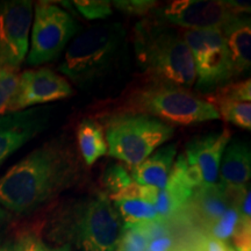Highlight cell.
I'll return each instance as SVG.
<instances>
[{"label":"cell","instance_id":"5","mask_svg":"<svg viewBox=\"0 0 251 251\" xmlns=\"http://www.w3.org/2000/svg\"><path fill=\"white\" fill-rule=\"evenodd\" d=\"M103 131L108 155L134 168L170 141L175 128L151 115L122 112L107 119Z\"/></svg>","mask_w":251,"mask_h":251},{"label":"cell","instance_id":"22","mask_svg":"<svg viewBox=\"0 0 251 251\" xmlns=\"http://www.w3.org/2000/svg\"><path fill=\"white\" fill-rule=\"evenodd\" d=\"M216 100H233V101H250L251 100V80L244 79L230 83L224 87H220L209 94L207 101Z\"/></svg>","mask_w":251,"mask_h":251},{"label":"cell","instance_id":"34","mask_svg":"<svg viewBox=\"0 0 251 251\" xmlns=\"http://www.w3.org/2000/svg\"><path fill=\"white\" fill-rule=\"evenodd\" d=\"M48 251H70L68 249H62V248H58V249H54V248H49L48 247Z\"/></svg>","mask_w":251,"mask_h":251},{"label":"cell","instance_id":"24","mask_svg":"<svg viewBox=\"0 0 251 251\" xmlns=\"http://www.w3.org/2000/svg\"><path fill=\"white\" fill-rule=\"evenodd\" d=\"M18 71L1 69L0 70V115L6 114L8 111L13 96L19 84Z\"/></svg>","mask_w":251,"mask_h":251},{"label":"cell","instance_id":"29","mask_svg":"<svg viewBox=\"0 0 251 251\" xmlns=\"http://www.w3.org/2000/svg\"><path fill=\"white\" fill-rule=\"evenodd\" d=\"M231 240L235 251H251V220L238 219Z\"/></svg>","mask_w":251,"mask_h":251},{"label":"cell","instance_id":"28","mask_svg":"<svg viewBox=\"0 0 251 251\" xmlns=\"http://www.w3.org/2000/svg\"><path fill=\"white\" fill-rule=\"evenodd\" d=\"M115 8L129 15H148L157 6L152 0H124V1H113Z\"/></svg>","mask_w":251,"mask_h":251},{"label":"cell","instance_id":"16","mask_svg":"<svg viewBox=\"0 0 251 251\" xmlns=\"http://www.w3.org/2000/svg\"><path fill=\"white\" fill-rule=\"evenodd\" d=\"M227 47L235 78L251 67V25L249 14H236L219 28Z\"/></svg>","mask_w":251,"mask_h":251},{"label":"cell","instance_id":"26","mask_svg":"<svg viewBox=\"0 0 251 251\" xmlns=\"http://www.w3.org/2000/svg\"><path fill=\"white\" fill-rule=\"evenodd\" d=\"M238 222V212L234 206L229 207L225 214L220 218L214 225L209 228L211 230L212 237L216 238V240L225 241L231 237L233 235L235 227H236Z\"/></svg>","mask_w":251,"mask_h":251},{"label":"cell","instance_id":"18","mask_svg":"<svg viewBox=\"0 0 251 251\" xmlns=\"http://www.w3.org/2000/svg\"><path fill=\"white\" fill-rule=\"evenodd\" d=\"M219 175L221 184L228 186H246L251 177L249 143L237 139L229 141L222 155Z\"/></svg>","mask_w":251,"mask_h":251},{"label":"cell","instance_id":"10","mask_svg":"<svg viewBox=\"0 0 251 251\" xmlns=\"http://www.w3.org/2000/svg\"><path fill=\"white\" fill-rule=\"evenodd\" d=\"M33 6L29 0L0 1V70L18 71L26 58Z\"/></svg>","mask_w":251,"mask_h":251},{"label":"cell","instance_id":"15","mask_svg":"<svg viewBox=\"0 0 251 251\" xmlns=\"http://www.w3.org/2000/svg\"><path fill=\"white\" fill-rule=\"evenodd\" d=\"M196 187L187 177V162L184 155L178 156L174 163L168 183L163 190L158 191L153 203L159 222L170 218L176 212L186 205L193 196Z\"/></svg>","mask_w":251,"mask_h":251},{"label":"cell","instance_id":"32","mask_svg":"<svg viewBox=\"0 0 251 251\" xmlns=\"http://www.w3.org/2000/svg\"><path fill=\"white\" fill-rule=\"evenodd\" d=\"M12 225H13V216L0 207V247L5 243L6 236L12 229Z\"/></svg>","mask_w":251,"mask_h":251},{"label":"cell","instance_id":"3","mask_svg":"<svg viewBox=\"0 0 251 251\" xmlns=\"http://www.w3.org/2000/svg\"><path fill=\"white\" fill-rule=\"evenodd\" d=\"M137 63L153 83L188 89L196 83L193 57L181 34L157 17L140 21L134 29Z\"/></svg>","mask_w":251,"mask_h":251},{"label":"cell","instance_id":"14","mask_svg":"<svg viewBox=\"0 0 251 251\" xmlns=\"http://www.w3.org/2000/svg\"><path fill=\"white\" fill-rule=\"evenodd\" d=\"M246 186H228L224 184L201 185L194 190L188 202L192 205L200 224L211 228L225 214L229 207L235 206Z\"/></svg>","mask_w":251,"mask_h":251},{"label":"cell","instance_id":"33","mask_svg":"<svg viewBox=\"0 0 251 251\" xmlns=\"http://www.w3.org/2000/svg\"><path fill=\"white\" fill-rule=\"evenodd\" d=\"M0 251H12V241H7L0 247Z\"/></svg>","mask_w":251,"mask_h":251},{"label":"cell","instance_id":"4","mask_svg":"<svg viewBox=\"0 0 251 251\" xmlns=\"http://www.w3.org/2000/svg\"><path fill=\"white\" fill-rule=\"evenodd\" d=\"M126 49L127 31L121 24L97 25L72 41L58 70L78 87L89 89L117 70Z\"/></svg>","mask_w":251,"mask_h":251},{"label":"cell","instance_id":"27","mask_svg":"<svg viewBox=\"0 0 251 251\" xmlns=\"http://www.w3.org/2000/svg\"><path fill=\"white\" fill-rule=\"evenodd\" d=\"M12 251H48V247L35 230H24L12 242Z\"/></svg>","mask_w":251,"mask_h":251},{"label":"cell","instance_id":"31","mask_svg":"<svg viewBox=\"0 0 251 251\" xmlns=\"http://www.w3.org/2000/svg\"><path fill=\"white\" fill-rule=\"evenodd\" d=\"M171 246V237L166 234V231H164V233L150 238L147 251H170Z\"/></svg>","mask_w":251,"mask_h":251},{"label":"cell","instance_id":"2","mask_svg":"<svg viewBox=\"0 0 251 251\" xmlns=\"http://www.w3.org/2000/svg\"><path fill=\"white\" fill-rule=\"evenodd\" d=\"M43 229L54 249L114 251L122 227L109 197L97 192L62 203L47 219Z\"/></svg>","mask_w":251,"mask_h":251},{"label":"cell","instance_id":"35","mask_svg":"<svg viewBox=\"0 0 251 251\" xmlns=\"http://www.w3.org/2000/svg\"><path fill=\"white\" fill-rule=\"evenodd\" d=\"M234 251H235V250H234Z\"/></svg>","mask_w":251,"mask_h":251},{"label":"cell","instance_id":"20","mask_svg":"<svg viewBox=\"0 0 251 251\" xmlns=\"http://www.w3.org/2000/svg\"><path fill=\"white\" fill-rule=\"evenodd\" d=\"M114 205L115 209L118 208V214L127 226L159 222L155 207L142 199L126 198L115 200Z\"/></svg>","mask_w":251,"mask_h":251},{"label":"cell","instance_id":"11","mask_svg":"<svg viewBox=\"0 0 251 251\" xmlns=\"http://www.w3.org/2000/svg\"><path fill=\"white\" fill-rule=\"evenodd\" d=\"M74 94L70 83L48 68L25 71L19 77V84L7 113L19 112L65 99Z\"/></svg>","mask_w":251,"mask_h":251},{"label":"cell","instance_id":"7","mask_svg":"<svg viewBox=\"0 0 251 251\" xmlns=\"http://www.w3.org/2000/svg\"><path fill=\"white\" fill-rule=\"evenodd\" d=\"M183 37L193 57L197 91L211 94L233 83V65L219 28L186 29Z\"/></svg>","mask_w":251,"mask_h":251},{"label":"cell","instance_id":"17","mask_svg":"<svg viewBox=\"0 0 251 251\" xmlns=\"http://www.w3.org/2000/svg\"><path fill=\"white\" fill-rule=\"evenodd\" d=\"M177 146L175 143L161 147L139 165L131 168V179L139 185H148L163 190L171 174Z\"/></svg>","mask_w":251,"mask_h":251},{"label":"cell","instance_id":"12","mask_svg":"<svg viewBox=\"0 0 251 251\" xmlns=\"http://www.w3.org/2000/svg\"><path fill=\"white\" fill-rule=\"evenodd\" d=\"M51 108L31 107L0 115V165L25 144L46 130Z\"/></svg>","mask_w":251,"mask_h":251},{"label":"cell","instance_id":"6","mask_svg":"<svg viewBox=\"0 0 251 251\" xmlns=\"http://www.w3.org/2000/svg\"><path fill=\"white\" fill-rule=\"evenodd\" d=\"M126 112L142 113L169 125L180 126L220 119L212 103L199 98L190 90L153 81L130 94Z\"/></svg>","mask_w":251,"mask_h":251},{"label":"cell","instance_id":"13","mask_svg":"<svg viewBox=\"0 0 251 251\" xmlns=\"http://www.w3.org/2000/svg\"><path fill=\"white\" fill-rule=\"evenodd\" d=\"M229 141L230 130L225 128L218 133L196 137L186 144L185 159L188 165H194L199 169L202 185L218 184L221 158Z\"/></svg>","mask_w":251,"mask_h":251},{"label":"cell","instance_id":"30","mask_svg":"<svg viewBox=\"0 0 251 251\" xmlns=\"http://www.w3.org/2000/svg\"><path fill=\"white\" fill-rule=\"evenodd\" d=\"M197 251H234V249L228 247L224 241L216 240L212 236H206L198 244Z\"/></svg>","mask_w":251,"mask_h":251},{"label":"cell","instance_id":"1","mask_svg":"<svg viewBox=\"0 0 251 251\" xmlns=\"http://www.w3.org/2000/svg\"><path fill=\"white\" fill-rule=\"evenodd\" d=\"M83 164L74 143L58 136L33 150L0 178V207L11 214L28 215L76 186Z\"/></svg>","mask_w":251,"mask_h":251},{"label":"cell","instance_id":"23","mask_svg":"<svg viewBox=\"0 0 251 251\" xmlns=\"http://www.w3.org/2000/svg\"><path fill=\"white\" fill-rule=\"evenodd\" d=\"M134 181L131 179L129 172L126 170V168L121 164L109 165L105 171H103L101 184L102 186L111 193L117 194L125 190L126 187L129 186Z\"/></svg>","mask_w":251,"mask_h":251},{"label":"cell","instance_id":"19","mask_svg":"<svg viewBox=\"0 0 251 251\" xmlns=\"http://www.w3.org/2000/svg\"><path fill=\"white\" fill-rule=\"evenodd\" d=\"M76 139L81 161L89 166L108 151L103 128L92 119H84L78 125Z\"/></svg>","mask_w":251,"mask_h":251},{"label":"cell","instance_id":"21","mask_svg":"<svg viewBox=\"0 0 251 251\" xmlns=\"http://www.w3.org/2000/svg\"><path fill=\"white\" fill-rule=\"evenodd\" d=\"M214 106L219 117L226 122L237 126L238 128L251 129V103L250 101H233V100H216L209 102Z\"/></svg>","mask_w":251,"mask_h":251},{"label":"cell","instance_id":"9","mask_svg":"<svg viewBox=\"0 0 251 251\" xmlns=\"http://www.w3.org/2000/svg\"><path fill=\"white\" fill-rule=\"evenodd\" d=\"M250 2L219 0H178L157 9L155 17L187 29L220 28L236 14H249Z\"/></svg>","mask_w":251,"mask_h":251},{"label":"cell","instance_id":"25","mask_svg":"<svg viewBox=\"0 0 251 251\" xmlns=\"http://www.w3.org/2000/svg\"><path fill=\"white\" fill-rule=\"evenodd\" d=\"M77 11L89 20L106 19L112 15V2L106 0H77L72 2Z\"/></svg>","mask_w":251,"mask_h":251},{"label":"cell","instance_id":"8","mask_svg":"<svg viewBox=\"0 0 251 251\" xmlns=\"http://www.w3.org/2000/svg\"><path fill=\"white\" fill-rule=\"evenodd\" d=\"M33 18L27 63L37 67L58 58L80 27L69 12L49 1L36 2Z\"/></svg>","mask_w":251,"mask_h":251}]
</instances>
